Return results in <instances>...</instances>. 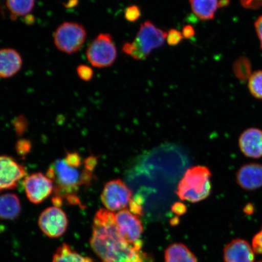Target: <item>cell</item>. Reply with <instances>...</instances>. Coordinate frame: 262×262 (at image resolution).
I'll list each match as a JSON object with an SVG mask.
<instances>
[{"instance_id":"obj_34","label":"cell","mask_w":262,"mask_h":262,"mask_svg":"<svg viewBox=\"0 0 262 262\" xmlns=\"http://www.w3.org/2000/svg\"><path fill=\"white\" fill-rule=\"evenodd\" d=\"M0 2H1V0H0Z\"/></svg>"},{"instance_id":"obj_18","label":"cell","mask_w":262,"mask_h":262,"mask_svg":"<svg viewBox=\"0 0 262 262\" xmlns=\"http://www.w3.org/2000/svg\"><path fill=\"white\" fill-rule=\"evenodd\" d=\"M192 11L201 20L214 18L219 8L218 0H189Z\"/></svg>"},{"instance_id":"obj_29","label":"cell","mask_w":262,"mask_h":262,"mask_svg":"<svg viewBox=\"0 0 262 262\" xmlns=\"http://www.w3.org/2000/svg\"><path fill=\"white\" fill-rule=\"evenodd\" d=\"M241 4L247 9H256L262 6V0H241Z\"/></svg>"},{"instance_id":"obj_9","label":"cell","mask_w":262,"mask_h":262,"mask_svg":"<svg viewBox=\"0 0 262 262\" xmlns=\"http://www.w3.org/2000/svg\"><path fill=\"white\" fill-rule=\"evenodd\" d=\"M38 225L42 232L48 237L58 238L65 233L68 221L65 212L57 206L49 207L41 213Z\"/></svg>"},{"instance_id":"obj_19","label":"cell","mask_w":262,"mask_h":262,"mask_svg":"<svg viewBox=\"0 0 262 262\" xmlns=\"http://www.w3.org/2000/svg\"><path fill=\"white\" fill-rule=\"evenodd\" d=\"M36 0H6V7L12 19L29 15L34 9Z\"/></svg>"},{"instance_id":"obj_27","label":"cell","mask_w":262,"mask_h":262,"mask_svg":"<svg viewBox=\"0 0 262 262\" xmlns=\"http://www.w3.org/2000/svg\"><path fill=\"white\" fill-rule=\"evenodd\" d=\"M13 125L14 126L16 134L21 135L25 132L28 127V122L24 116L16 117L13 121Z\"/></svg>"},{"instance_id":"obj_4","label":"cell","mask_w":262,"mask_h":262,"mask_svg":"<svg viewBox=\"0 0 262 262\" xmlns=\"http://www.w3.org/2000/svg\"><path fill=\"white\" fill-rule=\"evenodd\" d=\"M166 37L167 32L157 28L151 21L143 23L132 42L133 51L130 56L137 60H145L153 50L162 47Z\"/></svg>"},{"instance_id":"obj_11","label":"cell","mask_w":262,"mask_h":262,"mask_svg":"<svg viewBox=\"0 0 262 262\" xmlns=\"http://www.w3.org/2000/svg\"><path fill=\"white\" fill-rule=\"evenodd\" d=\"M26 175L25 167L12 157L0 156V192L15 188Z\"/></svg>"},{"instance_id":"obj_1","label":"cell","mask_w":262,"mask_h":262,"mask_svg":"<svg viewBox=\"0 0 262 262\" xmlns=\"http://www.w3.org/2000/svg\"><path fill=\"white\" fill-rule=\"evenodd\" d=\"M92 249L103 262H151L142 247L131 245L118 230L115 214L106 209H100L95 215Z\"/></svg>"},{"instance_id":"obj_33","label":"cell","mask_w":262,"mask_h":262,"mask_svg":"<svg viewBox=\"0 0 262 262\" xmlns=\"http://www.w3.org/2000/svg\"><path fill=\"white\" fill-rule=\"evenodd\" d=\"M229 0H219V8H224L229 4Z\"/></svg>"},{"instance_id":"obj_26","label":"cell","mask_w":262,"mask_h":262,"mask_svg":"<svg viewBox=\"0 0 262 262\" xmlns=\"http://www.w3.org/2000/svg\"><path fill=\"white\" fill-rule=\"evenodd\" d=\"M30 141L26 139H21L16 144L15 149L16 152L19 156L25 157L30 152L31 149Z\"/></svg>"},{"instance_id":"obj_30","label":"cell","mask_w":262,"mask_h":262,"mask_svg":"<svg viewBox=\"0 0 262 262\" xmlns=\"http://www.w3.org/2000/svg\"><path fill=\"white\" fill-rule=\"evenodd\" d=\"M195 34V29L191 25H186L183 28L182 35L183 38L190 39L194 37Z\"/></svg>"},{"instance_id":"obj_35","label":"cell","mask_w":262,"mask_h":262,"mask_svg":"<svg viewBox=\"0 0 262 262\" xmlns=\"http://www.w3.org/2000/svg\"><path fill=\"white\" fill-rule=\"evenodd\" d=\"M260 262H262V261H260Z\"/></svg>"},{"instance_id":"obj_24","label":"cell","mask_w":262,"mask_h":262,"mask_svg":"<svg viewBox=\"0 0 262 262\" xmlns=\"http://www.w3.org/2000/svg\"><path fill=\"white\" fill-rule=\"evenodd\" d=\"M78 77L81 80L89 81L94 76V71L89 66L80 64L77 68Z\"/></svg>"},{"instance_id":"obj_22","label":"cell","mask_w":262,"mask_h":262,"mask_svg":"<svg viewBox=\"0 0 262 262\" xmlns=\"http://www.w3.org/2000/svg\"><path fill=\"white\" fill-rule=\"evenodd\" d=\"M249 90L253 96L262 100V70L255 72L249 78Z\"/></svg>"},{"instance_id":"obj_21","label":"cell","mask_w":262,"mask_h":262,"mask_svg":"<svg viewBox=\"0 0 262 262\" xmlns=\"http://www.w3.org/2000/svg\"><path fill=\"white\" fill-rule=\"evenodd\" d=\"M233 71L235 76L241 81H246L250 78L251 74V67L247 58L241 57L234 62Z\"/></svg>"},{"instance_id":"obj_2","label":"cell","mask_w":262,"mask_h":262,"mask_svg":"<svg viewBox=\"0 0 262 262\" xmlns=\"http://www.w3.org/2000/svg\"><path fill=\"white\" fill-rule=\"evenodd\" d=\"M47 176L54 182V196L52 199L55 206L60 208L66 199L69 204L81 205L77 193L84 185H90L93 180V171L88 169L84 163L74 165L65 158L58 159L49 166Z\"/></svg>"},{"instance_id":"obj_6","label":"cell","mask_w":262,"mask_h":262,"mask_svg":"<svg viewBox=\"0 0 262 262\" xmlns=\"http://www.w3.org/2000/svg\"><path fill=\"white\" fill-rule=\"evenodd\" d=\"M88 60L94 67L104 68L111 67L116 61L117 52L112 36L100 34L92 41L86 52Z\"/></svg>"},{"instance_id":"obj_25","label":"cell","mask_w":262,"mask_h":262,"mask_svg":"<svg viewBox=\"0 0 262 262\" xmlns=\"http://www.w3.org/2000/svg\"><path fill=\"white\" fill-rule=\"evenodd\" d=\"M140 9L139 6L133 5L127 8L124 11V17L127 21L131 23L135 22L140 18L141 16Z\"/></svg>"},{"instance_id":"obj_10","label":"cell","mask_w":262,"mask_h":262,"mask_svg":"<svg viewBox=\"0 0 262 262\" xmlns=\"http://www.w3.org/2000/svg\"><path fill=\"white\" fill-rule=\"evenodd\" d=\"M25 192L29 201L34 204H41L54 192V182L41 172L26 177L24 181Z\"/></svg>"},{"instance_id":"obj_5","label":"cell","mask_w":262,"mask_h":262,"mask_svg":"<svg viewBox=\"0 0 262 262\" xmlns=\"http://www.w3.org/2000/svg\"><path fill=\"white\" fill-rule=\"evenodd\" d=\"M86 36L83 25L75 21H65L55 29L54 43L58 50L63 53L73 54L83 47Z\"/></svg>"},{"instance_id":"obj_15","label":"cell","mask_w":262,"mask_h":262,"mask_svg":"<svg viewBox=\"0 0 262 262\" xmlns=\"http://www.w3.org/2000/svg\"><path fill=\"white\" fill-rule=\"evenodd\" d=\"M23 58L20 54L12 48L0 49V78L15 76L21 70Z\"/></svg>"},{"instance_id":"obj_3","label":"cell","mask_w":262,"mask_h":262,"mask_svg":"<svg viewBox=\"0 0 262 262\" xmlns=\"http://www.w3.org/2000/svg\"><path fill=\"white\" fill-rule=\"evenodd\" d=\"M211 172L207 167L195 166L186 171L177 188L182 201L196 203L208 198L211 191Z\"/></svg>"},{"instance_id":"obj_16","label":"cell","mask_w":262,"mask_h":262,"mask_svg":"<svg viewBox=\"0 0 262 262\" xmlns=\"http://www.w3.org/2000/svg\"><path fill=\"white\" fill-rule=\"evenodd\" d=\"M20 201L14 194L0 195V219L3 220H15L20 214Z\"/></svg>"},{"instance_id":"obj_32","label":"cell","mask_w":262,"mask_h":262,"mask_svg":"<svg viewBox=\"0 0 262 262\" xmlns=\"http://www.w3.org/2000/svg\"><path fill=\"white\" fill-rule=\"evenodd\" d=\"M172 210L176 214L181 215L184 214L186 210V208L184 204H181V203H176L172 206Z\"/></svg>"},{"instance_id":"obj_8","label":"cell","mask_w":262,"mask_h":262,"mask_svg":"<svg viewBox=\"0 0 262 262\" xmlns=\"http://www.w3.org/2000/svg\"><path fill=\"white\" fill-rule=\"evenodd\" d=\"M118 230L122 237L131 245L142 247L140 237L143 232L142 223L136 214L124 209L115 214Z\"/></svg>"},{"instance_id":"obj_14","label":"cell","mask_w":262,"mask_h":262,"mask_svg":"<svg viewBox=\"0 0 262 262\" xmlns=\"http://www.w3.org/2000/svg\"><path fill=\"white\" fill-rule=\"evenodd\" d=\"M239 186L247 191H253L262 186V165L249 163L242 166L237 173Z\"/></svg>"},{"instance_id":"obj_23","label":"cell","mask_w":262,"mask_h":262,"mask_svg":"<svg viewBox=\"0 0 262 262\" xmlns=\"http://www.w3.org/2000/svg\"><path fill=\"white\" fill-rule=\"evenodd\" d=\"M183 38L182 33L177 29H171L167 32L166 41L171 47H175L180 44Z\"/></svg>"},{"instance_id":"obj_13","label":"cell","mask_w":262,"mask_h":262,"mask_svg":"<svg viewBox=\"0 0 262 262\" xmlns=\"http://www.w3.org/2000/svg\"><path fill=\"white\" fill-rule=\"evenodd\" d=\"M242 153L248 157L258 159L262 157V130L249 128L241 134L238 140Z\"/></svg>"},{"instance_id":"obj_17","label":"cell","mask_w":262,"mask_h":262,"mask_svg":"<svg viewBox=\"0 0 262 262\" xmlns=\"http://www.w3.org/2000/svg\"><path fill=\"white\" fill-rule=\"evenodd\" d=\"M165 262H198V260L186 245L175 243L166 248Z\"/></svg>"},{"instance_id":"obj_28","label":"cell","mask_w":262,"mask_h":262,"mask_svg":"<svg viewBox=\"0 0 262 262\" xmlns=\"http://www.w3.org/2000/svg\"><path fill=\"white\" fill-rule=\"evenodd\" d=\"M253 248L255 253L262 255V229L253 239Z\"/></svg>"},{"instance_id":"obj_31","label":"cell","mask_w":262,"mask_h":262,"mask_svg":"<svg viewBox=\"0 0 262 262\" xmlns=\"http://www.w3.org/2000/svg\"><path fill=\"white\" fill-rule=\"evenodd\" d=\"M255 30H256L258 38L260 41L262 48V15L259 16L255 23Z\"/></svg>"},{"instance_id":"obj_12","label":"cell","mask_w":262,"mask_h":262,"mask_svg":"<svg viewBox=\"0 0 262 262\" xmlns=\"http://www.w3.org/2000/svg\"><path fill=\"white\" fill-rule=\"evenodd\" d=\"M225 262H254V251L247 241L234 239L224 248Z\"/></svg>"},{"instance_id":"obj_7","label":"cell","mask_w":262,"mask_h":262,"mask_svg":"<svg viewBox=\"0 0 262 262\" xmlns=\"http://www.w3.org/2000/svg\"><path fill=\"white\" fill-rule=\"evenodd\" d=\"M132 192L120 179L108 182L101 195V201L107 210L119 211L129 205Z\"/></svg>"},{"instance_id":"obj_20","label":"cell","mask_w":262,"mask_h":262,"mask_svg":"<svg viewBox=\"0 0 262 262\" xmlns=\"http://www.w3.org/2000/svg\"><path fill=\"white\" fill-rule=\"evenodd\" d=\"M52 262H94L91 258L83 256L73 250L70 245L62 244L54 254Z\"/></svg>"}]
</instances>
